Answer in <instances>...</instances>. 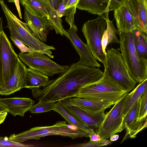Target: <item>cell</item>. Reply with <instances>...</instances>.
Instances as JSON below:
<instances>
[{
  "instance_id": "obj_29",
  "label": "cell",
  "mask_w": 147,
  "mask_h": 147,
  "mask_svg": "<svg viewBox=\"0 0 147 147\" xmlns=\"http://www.w3.org/2000/svg\"><path fill=\"white\" fill-rule=\"evenodd\" d=\"M139 108L137 120L147 117V89L142 94L140 98Z\"/></svg>"
},
{
  "instance_id": "obj_7",
  "label": "cell",
  "mask_w": 147,
  "mask_h": 147,
  "mask_svg": "<svg viewBox=\"0 0 147 147\" xmlns=\"http://www.w3.org/2000/svg\"><path fill=\"white\" fill-rule=\"evenodd\" d=\"M107 26L105 17L98 16L85 23L82 30L86 40V44L94 58L103 63L104 65L106 63V55L103 51L101 40Z\"/></svg>"
},
{
  "instance_id": "obj_43",
  "label": "cell",
  "mask_w": 147,
  "mask_h": 147,
  "mask_svg": "<svg viewBox=\"0 0 147 147\" xmlns=\"http://www.w3.org/2000/svg\"><path fill=\"white\" fill-rule=\"evenodd\" d=\"M119 137L118 134H114L111 135L110 137V140L111 142L116 141L118 139Z\"/></svg>"
},
{
  "instance_id": "obj_11",
  "label": "cell",
  "mask_w": 147,
  "mask_h": 147,
  "mask_svg": "<svg viewBox=\"0 0 147 147\" xmlns=\"http://www.w3.org/2000/svg\"><path fill=\"white\" fill-rule=\"evenodd\" d=\"M1 72L0 90L4 87L12 75L18 55L3 30L0 34Z\"/></svg>"
},
{
  "instance_id": "obj_40",
  "label": "cell",
  "mask_w": 147,
  "mask_h": 147,
  "mask_svg": "<svg viewBox=\"0 0 147 147\" xmlns=\"http://www.w3.org/2000/svg\"><path fill=\"white\" fill-rule=\"evenodd\" d=\"M3 30V20L1 18H0V78L1 72V49L0 43V34L1 31Z\"/></svg>"
},
{
  "instance_id": "obj_25",
  "label": "cell",
  "mask_w": 147,
  "mask_h": 147,
  "mask_svg": "<svg viewBox=\"0 0 147 147\" xmlns=\"http://www.w3.org/2000/svg\"><path fill=\"white\" fill-rule=\"evenodd\" d=\"M107 23L106 28L102 36L101 43L104 45H108L109 44L119 43V40L116 34H119L117 30L114 27L112 21H111L108 17L105 18Z\"/></svg>"
},
{
  "instance_id": "obj_16",
  "label": "cell",
  "mask_w": 147,
  "mask_h": 147,
  "mask_svg": "<svg viewBox=\"0 0 147 147\" xmlns=\"http://www.w3.org/2000/svg\"><path fill=\"white\" fill-rule=\"evenodd\" d=\"M129 11L135 19L138 27L147 33V5L143 0H124Z\"/></svg>"
},
{
  "instance_id": "obj_13",
  "label": "cell",
  "mask_w": 147,
  "mask_h": 147,
  "mask_svg": "<svg viewBox=\"0 0 147 147\" xmlns=\"http://www.w3.org/2000/svg\"><path fill=\"white\" fill-rule=\"evenodd\" d=\"M66 31L68 34L67 38L80 55V59L78 62L88 67H100V65L94 58L87 44L83 42L78 36V29L75 24Z\"/></svg>"
},
{
  "instance_id": "obj_33",
  "label": "cell",
  "mask_w": 147,
  "mask_h": 147,
  "mask_svg": "<svg viewBox=\"0 0 147 147\" xmlns=\"http://www.w3.org/2000/svg\"><path fill=\"white\" fill-rule=\"evenodd\" d=\"M77 5L67 9L64 15L65 16V20L70 26L75 24L74 16L76 12Z\"/></svg>"
},
{
  "instance_id": "obj_5",
  "label": "cell",
  "mask_w": 147,
  "mask_h": 147,
  "mask_svg": "<svg viewBox=\"0 0 147 147\" xmlns=\"http://www.w3.org/2000/svg\"><path fill=\"white\" fill-rule=\"evenodd\" d=\"M91 129L88 131L77 128L71 129L65 121H59L53 125L36 127L17 134H13L9 138L22 143L29 139L39 140L48 136H61L70 137L73 139L89 137Z\"/></svg>"
},
{
  "instance_id": "obj_1",
  "label": "cell",
  "mask_w": 147,
  "mask_h": 147,
  "mask_svg": "<svg viewBox=\"0 0 147 147\" xmlns=\"http://www.w3.org/2000/svg\"><path fill=\"white\" fill-rule=\"evenodd\" d=\"M103 74L99 68L86 66L77 62L69 66L56 79L49 81L42 89H30L33 97L39 101L55 102L72 97L82 87L99 80Z\"/></svg>"
},
{
  "instance_id": "obj_26",
  "label": "cell",
  "mask_w": 147,
  "mask_h": 147,
  "mask_svg": "<svg viewBox=\"0 0 147 147\" xmlns=\"http://www.w3.org/2000/svg\"><path fill=\"white\" fill-rule=\"evenodd\" d=\"M47 12L49 16L47 18L56 33L62 36L64 35L67 38V33L63 28L61 18L59 16L56 10L50 5L48 8Z\"/></svg>"
},
{
  "instance_id": "obj_4",
  "label": "cell",
  "mask_w": 147,
  "mask_h": 147,
  "mask_svg": "<svg viewBox=\"0 0 147 147\" xmlns=\"http://www.w3.org/2000/svg\"><path fill=\"white\" fill-rule=\"evenodd\" d=\"M119 34L120 48L118 49L129 73L136 83H140L147 78V59L138 55L131 31L120 32Z\"/></svg>"
},
{
  "instance_id": "obj_35",
  "label": "cell",
  "mask_w": 147,
  "mask_h": 147,
  "mask_svg": "<svg viewBox=\"0 0 147 147\" xmlns=\"http://www.w3.org/2000/svg\"><path fill=\"white\" fill-rule=\"evenodd\" d=\"M90 140L94 142L100 141L103 140L98 134L96 133L94 130L91 129L89 137Z\"/></svg>"
},
{
  "instance_id": "obj_45",
  "label": "cell",
  "mask_w": 147,
  "mask_h": 147,
  "mask_svg": "<svg viewBox=\"0 0 147 147\" xmlns=\"http://www.w3.org/2000/svg\"><path fill=\"white\" fill-rule=\"evenodd\" d=\"M144 3L146 5H147V0H143Z\"/></svg>"
},
{
  "instance_id": "obj_36",
  "label": "cell",
  "mask_w": 147,
  "mask_h": 147,
  "mask_svg": "<svg viewBox=\"0 0 147 147\" xmlns=\"http://www.w3.org/2000/svg\"><path fill=\"white\" fill-rule=\"evenodd\" d=\"M66 9L63 0L58 8L56 10L59 16L61 18L64 16Z\"/></svg>"
},
{
  "instance_id": "obj_28",
  "label": "cell",
  "mask_w": 147,
  "mask_h": 147,
  "mask_svg": "<svg viewBox=\"0 0 147 147\" xmlns=\"http://www.w3.org/2000/svg\"><path fill=\"white\" fill-rule=\"evenodd\" d=\"M39 101L38 103L31 107L29 110L30 113H39L54 110L55 102L43 100Z\"/></svg>"
},
{
  "instance_id": "obj_9",
  "label": "cell",
  "mask_w": 147,
  "mask_h": 147,
  "mask_svg": "<svg viewBox=\"0 0 147 147\" xmlns=\"http://www.w3.org/2000/svg\"><path fill=\"white\" fill-rule=\"evenodd\" d=\"M18 57L29 68L47 76L61 74L68 67V65H59L50 59L46 54L37 52L22 54Z\"/></svg>"
},
{
  "instance_id": "obj_34",
  "label": "cell",
  "mask_w": 147,
  "mask_h": 147,
  "mask_svg": "<svg viewBox=\"0 0 147 147\" xmlns=\"http://www.w3.org/2000/svg\"><path fill=\"white\" fill-rule=\"evenodd\" d=\"M108 5L109 11H114L123 3L124 0H104Z\"/></svg>"
},
{
  "instance_id": "obj_31",
  "label": "cell",
  "mask_w": 147,
  "mask_h": 147,
  "mask_svg": "<svg viewBox=\"0 0 147 147\" xmlns=\"http://www.w3.org/2000/svg\"><path fill=\"white\" fill-rule=\"evenodd\" d=\"M0 146L13 147L33 146L31 145L24 144L19 143L10 139L7 137H3L0 136Z\"/></svg>"
},
{
  "instance_id": "obj_14",
  "label": "cell",
  "mask_w": 147,
  "mask_h": 147,
  "mask_svg": "<svg viewBox=\"0 0 147 147\" xmlns=\"http://www.w3.org/2000/svg\"><path fill=\"white\" fill-rule=\"evenodd\" d=\"M27 68L18 57L13 73L6 84L0 90V94L9 95L24 88Z\"/></svg>"
},
{
  "instance_id": "obj_22",
  "label": "cell",
  "mask_w": 147,
  "mask_h": 147,
  "mask_svg": "<svg viewBox=\"0 0 147 147\" xmlns=\"http://www.w3.org/2000/svg\"><path fill=\"white\" fill-rule=\"evenodd\" d=\"M131 31L134 45L138 55L141 58L147 59V34L139 28Z\"/></svg>"
},
{
  "instance_id": "obj_18",
  "label": "cell",
  "mask_w": 147,
  "mask_h": 147,
  "mask_svg": "<svg viewBox=\"0 0 147 147\" xmlns=\"http://www.w3.org/2000/svg\"><path fill=\"white\" fill-rule=\"evenodd\" d=\"M0 101L6 106L8 113L14 116L18 115L22 117L35 103L34 100L25 98H1Z\"/></svg>"
},
{
  "instance_id": "obj_23",
  "label": "cell",
  "mask_w": 147,
  "mask_h": 147,
  "mask_svg": "<svg viewBox=\"0 0 147 147\" xmlns=\"http://www.w3.org/2000/svg\"><path fill=\"white\" fill-rule=\"evenodd\" d=\"M53 110L61 115L69 125L86 131L90 129L83 122L70 113L59 101L55 104Z\"/></svg>"
},
{
  "instance_id": "obj_42",
  "label": "cell",
  "mask_w": 147,
  "mask_h": 147,
  "mask_svg": "<svg viewBox=\"0 0 147 147\" xmlns=\"http://www.w3.org/2000/svg\"><path fill=\"white\" fill-rule=\"evenodd\" d=\"M7 114V112L0 113V124L4 122Z\"/></svg>"
},
{
  "instance_id": "obj_2",
  "label": "cell",
  "mask_w": 147,
  "mask_h": 147,
  "mask_svg": "<svg viewBox=\"0 0 147 147\" xmlns=\"http://www.w3.org/2000/svg\"><path fill=\"white\" fill-rule=\"evenodd\" d=\"M0 4L7 20V27L10 31V36L18 40L37 52L53 58L51 50H55V48L53 46L46 45L34 36L26 24L21 21L11 12L3 0H0Z\"/></svg>"
},
{
  "instance_id": "obj_24",
  "label": "cell",
  "mask_w": 147,
  "mask_h": 147,
  "mask_svg": "<svg viewBox=\"0 0 147 147\" xmlns=\"http://www.w3.org/2000/svg\"><path fill=\"white\" fill-rule=\"evenodd\" d=\"M147 89V78L140 83L130 93L126 100L124 110L123 118L129 110L139 98L145 90Z\"/></svg>"
},
{
  "instance_id": "obj_6",
  "label": "cell",
  "mask_w": 147,
  "mask_h": 147,
  "mask_svg": "<svg viewBox=\"0 0 147 147\" xmlns=\"http://www.w3.org/2000/svg\"><path fill=\"white\" fill-rule=\"evenodd\" d=\"M106 52L104 73L128 93L134 88L137 83L130 76L119 49L111 48Z\"/></svg>"
},
{
  "instance_id": "obj_37",
  "label": "cell",
  "mask_w": 147,
  "mask_h": 147,
  "mask_svg": "<svg viewBox=\"0 0 147 147\" xmlns=\"http://www.w3.org/2000/svg\"><path fill=\"white\" fill-rule=\"evenodd\" d=\"M9 2L14 3L18 11L20 18L21 19L22 16L20 5V2L23 0H7Z\"/></svg>"
},
{
  "instance_id": "obj_27",
  "label": "cell",
  "mask_w": 147,
  "mask_h": 147,
  "mask_svg": "<svg viewBox=\"0 0 147 147\" xmlns=\"http://www.w3.org/2000/svg\"><path fill=\"white\" fill-rule=\"evenodd\" d=\"M28 4L34 10L40 15L48 17L47 9L51 5L49 0H23L21 2Z\"/></svg>"
},
{
  "instance_id": "obj_21",
  "label": "cell",
  "mask_w": 147,
  "mask_h": 147,
  "mask_svg": "<svg viewBox=\"0 0 147 147\" xmlns=\"http://www.w3.org/2000/svg\"><path fill=\"white\" fill-rule=\"evenodd\" d=\"M49 81L48 76L30 68H27L24 88L30 89L43 87Z\"/></svg>"
},
{
  "instance_id": "obj_20",
  "label": "cell",
  "mask_w": 147,
  "mask_h": 147,
  "mask_svg": "<svg viewBox=\"0 0 147 147\" xmlns=\"http://www.w3.org/2000/svg\"><path fill=\"white\" fill-rule=\"evenodd\" d=\"M76 8L101 16L109 11L108 4L104 0H79Z\"/></svg>"
},
{
  "instance_id": "obj_10",
  "label": "cell",
  "mask_w": 147,
  "mask_h": 147,
  "mask_svg": "<svg viewBox=\"0 0 147 147\" xmlns=\"http://www.w3.org/2000/svg\"><path fill=\"white\" fill-rule=\"evenodd\" d=\"M21 3L24 9L25 23L31 33L41 42H46L49 31L53 29L47 17L38 13L27 3L24 2Z\"/></svg>"
},
{
  "instance_id": "obj_30",
  "label": "cell",
  "mask_w": 147,
  "mask_h": 147,
  "mask_svg": "<svg viewBox=\"0 0 147 147\" xmlns=\"http://www.w3.org/2000/svg\"><path fill=\"white\" fill-rule=\"evenodd\" d=\"M112 143L110 140L107 139H103L102 140L94 142L90 140L89 142L83 143L80 144L76 145L70 146L73 147H101L110 145Z\"/></svg>"
},
{
  "instance_id": "obj_15",
  "label": "cell",
  "mask_w": 147,
  "mask_h": 147,
  "mask_svg": "<svg viewBox=\"0 0 147 147\" xmlns=\"http://www.w3.org/2000/svg\"><path fill=\"white\" fill-rule=\"evenodd\" d=\"M140 98L131 106L124 117L123 123L126 132L121 143L129 138L130 134L136 135L145 127V123L144 121L137 120L139 108Z\"/></svg>"
},
{
  "instance_id": "obj_12",
  "label": "cell",
  "mask_w": 147,
  "mask_h": 147,
  "mask_svg": "<svg viewBox=\"0 0 147 147\" xmlns=\"http://www.w3.org/2000/svg\"><path fill=\"white\" fill-rule=\"evenodd\" d=\"M71 98H67L59 101L70 113L95 132L104 119L105 115L104 112L94 113L86 111L76 105Z\"/></svg>"
},
{
  "instance_id": "obj_32",
  "label": "cell",
  "mask_w": 147,
  "mask_h": 147,
  "mask_svg": "<svg viewBox=\"0 0 147 147\" xmlns=\"http://www.w3.org/2000/svg\"><path fill=\"white\" fill-rule=\"evenodd\" d=\"M10 38L14 45L19 49L20 53L23 54L32 52H37L34 50L27 47L26 45L18 40L11 36Z\"/></svg>"
},
{
  "instance_id": "obj_17",
  "label": "cell",
  "mask_w": 147,
  "mask_h": 147,
  "mask_svg": "<svg viewBox=\"0 0 147 147\" xmlns=\"http://www.w3.org/2000/svg\"><path fill=\"white\" fill-rule=\"evenodd\" d=\"M114 16L119 33L130 32L139 28L135 19L124 3L114 11Z\"/></svg>"
},
{
  "instance_id": "obj_39",
  "label": "cell",
  "mask_w": 147,
  "mask_h": 147,
  "mask_svg": "<svg viewBox=\"0 0 147 147\" xmlns=\"http://www.w3.org/2000/svg\"><path fill=\"white\" fill-rule=\"evenodd\" d=\"M79 0H69L65 8L66 9L70 7L77 5Z\"/></svg>"
},
{
  "instance_id": "obj_38",
  "label": "cell",
  "mask_w": 147,
  "mask_h": 147,
  "mask_svg": "<svg viewBox=\"0 0 147 147\" xmlns=\"http://www.w3.org/2000/svg\"><path fill=\"white\" fill-rule=\"evenodd\" d=\"M63 0H49L52 7L56 10L60 6Z\"/></svg>"
},
{
  "instance_id": "obj_41",
  "label": "cell",
  "mask_w": 147,
  "mask_h": 147,
  "mask_svg": "<svg viewBox=\"0 0 147 147\" xmlns=\"http://www.w3.org/2000/svg\"><path fill=\"white\" fill-rule=\"evenodd\" d=\"M7 112V108L6 106L0 101V113Z\"/></svg>"
},
{
  "instance_id": "obj_8",
  "label": "cell",
  "mask_w": 147,
  "mask_h": 147,
  "mask_svg": "<svg viewBox=\"0 0 147 147\" xmlns=\"http://www.w3.org/2000/svg\"><path fill=\"white\" fill-rule=\"evenodd\" d=\"M128 94V93L125 94L105 114L102 122L95 132L102 139H108L111 135L121 132L125 129L123 123V112Z\"/></svg>"
},
{
  "instance_id": "obj_19",
  "label": "cell",
  "mask_w": 147,
  "mask_h": 147,
  "mask_svg": "<svg viewBox=\"0 0 147 147\" xmlns=\"http://www.w3.org/2000/svg\"><path fill=\"white\" fill-rule=\"evenodd\" d=\"M72 101L76 106L86 111L94 113L104 112L105 110L115 104L106 101L95 100L77 97L71 98Z\"/></svg>"
},
{
  "instance_id": "obj_44",
  "label": "cell",
  "mask_w": 147,
  "mask_h": 147,
  "mask_svg": "<svg viewBox=\"0 0 147 147\" xmlns=\"http://www.w3.org/2000/svg\"><path fill=\"white\" fill-rule=\"evenodd\" d=\"M64 3L65 7L66 6L69 0H63Z\"/></svg>"
},
{
  "instance_id": "obj_3",
  "label": "cell",
  "mask_w": 147,
  "mask_h": 147,
  "mask_svg": "<svg viewBox=\"0 0 147 147\" xmlns=\"http://www.w3.org/2000/svg\"><path fill=\"white\" fill-rule=\"evenodd\" d=\"M127 91L105 74L99 80L82 87L72 97L106 101L115 104Z\"/></svg>"
}]
</instances>
